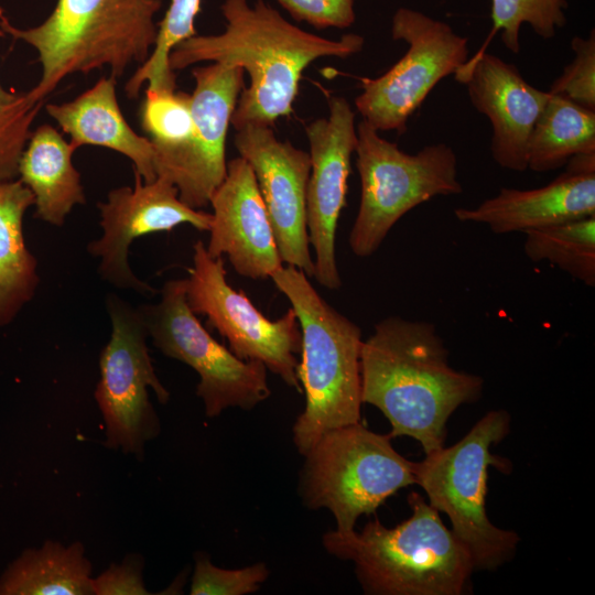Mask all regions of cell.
Here are the masks:
<instances>
[{
    "instance_id": "6da1fadb",
    "label": "cell",
    "mask_w": 595,
    "mask_h": 595,
    "mask_svg": "<svg viewBox=\"0 0 595 595\" xmlns=\"http://www.w3.org/2000/svg\"><path fill=\"white\" fill-rule=\"evenodd\" d=\"M224 32L194 35L178 43L169 55L172 71L201 62L241 67L250 77L242 88L230 123L272 127L292 111L303 71L315 60L349 57L363 50L365 40L355 33L329 40L309 33L283 18L263 0H225L220 7Z\"/></svg>"
},
{
    "instance_id": "7a4b0ae2",
    "label": "cell",
    "mask_w": 595,
    "mask_h": 595,
    "mask_svg": "<svg viewBox=\"0 0 595 595\" xmlns=\"http://www.w3.org/2000/svg\"><path fill=\"white\" fill-rule=\"evenodd\" d=\"M361 401L381 411L389 435L416 440L425 454L442 448L454 411L483 392L480 376L454 369L434 324L389 316L363 340Z\"/></svg>"
},
{
    "instance_id": "3957f363",
    "label": "cell",
    "mask_w": 595,
    "mask_h": 595,
    "mask_svg": "<svg viewBox=\"0 0 595 595\" xmlns=\"http://www.w3.org/2000/svg\"><path fill=\"white\" fill-rule=\"evenodd\" d=\"M411 516L393 528L378 519L360 532L332 530L324 549L355 564L369 595H461L475 571L469 552L418 493L408 496Z\"/></svg>"
},
{
    "instance_id": "277c9868",
    "label": "cell",
    "mask_w": 595,
    "mask_h": 595,
    "mask_svg": "<svg viewBox=\"0 0 595 595\" xmlns=\"http://www.w3.org/2000/svg\"><path fill=\"white\" fill-rule=\"evenodd\" d=\"M163 0H57L37 26L20 29L0 8V28L37 52L40 82L29 91L44 100L65 77L108 67L117 79L133 63L142 65L154 47V17Z\"/></svg>"
},
{
    "instance_id": "5b68a950",
    "label": "cell",
    "mask_w": 595,
    "mask_h": 595,
    "mask_svg": "<svg viewBox=\"0 0 595 595\" xmlns=\"http://www.w3.org/2000/svg\"><path fill=\"white\" fill-rule=\"evenodd\" d=\"M269 278L291 303L301 328L296 377L305 407L292 432L305 455L328 431L360 422L361 331L320 295L301 269L281 266Z\"/></svg>"
},
{
    "instance_id": "8992f818",
    "label": "cell",
    "mask_w": 595,
    "mask_h": 595,
    "mask_svg": "<svg viewBox=\"0 0 595 595\" xmlns=\"http://www.w3.org/2000/svg\"><path fill=\"white\" fill-rule=\"evenodd\" d=\"M510 420L505 410L489 411L458 442L413 462L415 485L422 487L433 508L448 517L451 530L469 552L475 570L504 565L520 541L516 532L493 524L486 511L489 466L511 469L507 459L490 453L509 434Z\"/></svg>"
},
{
    "instance_id": "52a82bcc",
    "label": "cell",
    "mask_w": 595,
    "mask_h": 595,
    "mask_svg": "<svg viewBox=\"0 0 595 595\" xmlns=\"http://www.w3.org/2000/svg\"><path fill=\"white\" fill-rule=\"evenodd\" d=\"M356 130L361 191L348 242L355 256L366 258L404 214L435 196L461 194L463 186L451 145L429 144L410 154L381 138L365 120Z\"/></svg>"
},
{
    "instance_id": "ba28073f",
    "label": "cell",
    "mask_w": 595,
    "mask_h": 595,
    "mask_svg": "<svg viewBox=\"0 0 595 595\" xmlns=\"http://www.w3.org/2000/svg\"><path fill=\"white\" fill-rule=\"evenodd\" d=\"M304 456L302 501L310 509L331 511L338 532L355 530L360 516L374 513L398 490L415 484L413 462L393 448L391 436L360 422L328 431Z\"/></svg>"
},
{
    "instance_id": "9c48e42d",
    "label": "cell",
    "mask_w": 595,
    "mask_h": 595,
    "mask_svg": "<svg viewBox=\"0 0 595 595\" xmlns=\"http://www.w3.org/2000/svg\"><path fill=\"white\" fill-rule=\"evenodd\" d=\"M106 307L111 332L100 351V377L95 390L106 431L104 444L142 457L145 444L161 430L149 389L161 404L169 401L170 392L152 364L139 309L113 293L107 295Z\"/></svg>"
},
{
    "instance_id": "30bf717a",
    "label": "cell",
    "mask_w": 595,
    "mask_h": 595,
    "mask_svg": "<svg viewBox=\"0 0 595 595\" xmlns=\"http://www.w3.org/2000/svg\"><path fill=\"white\" fill-rule=\"evenodd\" d=\"M138 309L152 344L197 372L196 394L208 418L229 408L253 409L270 397L267 367L238 358L213 338L187 305L184 279L165 282L156 303Z\"/></svg>"
},
{
    "instance_id": "8fae6325",
    "label": "cell",
    "mask_w": 595,
    "mask_h": 595,
    "mask_svg": "<svg viewBox=\"0 0 595 595\" xmlns=\"http://www.w3.org/2000/svg\"><path fill=\"white\" fill-rule=\"evenodd\" d=\"M391 36L408 44L405 54L381 76L361 79L355 106L377 131L403 133L435 85L468 61V39L443 21L403 7L392 17Z\"/></svg>"
},
{
    "instance_id": "7c38bea8",
    "label": "cell",
    "mask_w": 595,
    "mask_h": 595,
    "mask_svg": "<svg viewBox=\"0 0 595 595\" xmlns=\"http://www.w3.org/2000/svg\"><path fill=\"white\" fill-rule=\"evenodd\" d=\"M184 280L191 311L205 315L238 358L262 363L289 387L302 392L296 377L302 336L292 307L281 317L269 320L244 291L229 285L223 257L212 258L202 240L193 246V267Z\"/></svg>"
},
{
    "instance_id": "4fadbf2b",
    "label": "cell",
    "mask_w": 595,
    "mask_h": 595,
    "mask_svg": "<svg viewBox=\"0 0 595 595\" xmlns=\"http://www.w3.org/2000/svg\"><path fill=\"white\" fill-rule=\"evenodd\" d=\"M101 236L87 246V251L99 260L101 279L121 290L153 294L155 290L140 280L129 266V247L133 240L159 231H171L188 224L208 231L212 213L194 209L178 197L177 187L166 177L156 176L143 182L134 172V184L108 192L98 203Z\"/></svg>"
},
{
    "instance_id": "5bb4252c",
    "label": "cell",
    "mask_w": 595,
    "mask_h": 595,
    "mask_svg": "<svg viewBox=\"0 0 595 595\" xmlns=\"http://www.w3.org/2000/svg\"><path fill=\"white\" fill-rule=\"evenodd\" d=\"M192 75L194 134L186 145L156 156L154 165L156 176L170 180L184 204L202 209L227 173L226 137L244 88V69L213 63L194 67Z\"/></svg>"
},
{
    "instance_id": "9a60e30c",
    "label": "cell",
    "mask_w": 595,
    "mask_h": 595,
    "mask_svg": "<svg viewBox=\"0 0 595 595\" xmlns=\"http://www.w3.org/2000/svg\"><path fill=\"white\" fill-rule=\"evenodd\" d=\"M328 107L327 118L305 127L311 160L305 212L309 241L315 252L313 277L326 289L338 290L342 279L336 262V229L345 206L357 130L356 113L344 97H332Z\"/></svg>"
},
{
    "instance_id": "2e32d148",
    "label": "cell",
    "mask_w": 595,
    "mask_h": 595,
    "mask_svg": "<svg viewBox=\"0 0 595 595\" xmlns=\"http://www.w3.org/2000/svg\"><path fill=\"white\" fill-rule=\"evenodd\" d=\"M234 143L253 171L282 262L313 277L305 212L310 154L278 140L268 126H242Z\"/></svg>"
},
{
    "instance_id": "e0dca14e",
    "label": "cell",
    "mask_w": 595,
    "mask_h": 595,
    "mask_svg": "<svg viewBox=\"0 0 595 595\" xmlns=\"http://www.w3.org/2000/svg\"><path fill=\"white\" fill-rule=\"evenodd\" d=\"M454 75L466 87L474 108L490 121L494 161L515 172L528 170L529 138L550 93L530 85L513 64L484 50Z\"/></svg>"
},
{
    "instance_id": "ac0fdd59",
    "label": "cell",
    "mask_w": 595,
    "mask_h": 595,
    "mask_svg": "<svg viewBox=\"0 0 595 595\" xmlns=\"http://www.w3.org/2000/svg\"><path fill=\"white\" fill-rule=\"evenodd\" d=\"M209 239L212 258L227 256L235 271L252 280L267 279L282 266L264 202L249 163L238 156L213 193Z\"/></svg>"
},
{
    "instance_id": "d6986e66",
    "label": "cell",
    "mask_w": 595,
    "mask_h": 595,
    "mask_svg": "<svg viewBox=\"0 0 595 595\" xmlns=\"http://www.w3.org/2000/svg\"><path fill=\"white\" fill-rule=\"evenodd\" d=\"M463 223L485 224L495 234L526 232L595 215V171L567 167L548 185L498 194L473 208H456Z\"/></svg>"
},
{
    "instance_id": "ffe728a7",
    "label": "cell",
    "mask_w": 595,
    "mask_h": 595,
    "mask_svg": "<svg viewBox=\"0 0 595 595\" xmlns=\"http://www.w3.org/2000/svg\"><path fill=\"white\" fill-rule=\"evenodd\" d=\"M116 84L117 78L111 75L101 77L75 99L47 105L46 111L76 149L97 145L119 152L131 160L143 182H152L156 178L154 147L126 121L117 101Z\"/></svg>"
},
{
    "instance_id": "44dd1931",
    "label": "cell",
    "mask_w": 595,
    "mask_h": 595,
    "mask_svg": "<svg viewBox=\"0 0 595 595\" xmlns=\"http://www.w3.org/2000/svg\"><path fill=\"white\" fill-rule=\"evenodd\" d=\"M76 148L50 125L32 131L21 154L19 180L33 193L35 217L62 227L76 205L86 203L80 174L72 162Z\"/></svg>"
},
{
    "instance_id": "7402d4cb",
    "label": "cell",
    "mask_w": 595,
    "mask_h": 595,
    "mask_svg": "<svg viewBox=\"0 0 595 595\" xmlns=\"http://www.w3.org/2000/svg\"><path fill=\"white\" fill-rule=\"evenodd\" d=\"M33 205V193L19 178L0 181V327L15 320L40 284L37 260L23 234Z\"/></svg>"
},
{
    "instance_id": "603a6c76",
    "label": "cell",
    "mask_w": 595,
    "mask_h": 595,
    "mask_svg": "<svg viewBox=\"0 0 595 595\" xmlns=\"http://www.w3.org/2000/svg\"><path fill=\"white\" fill-rule=\"evenodd\" d=\"M0 595H95L85 547L47 540L24 550L0 576Z\"/></svg>"
},
{
    "instance_id": "cb8c5ba5",
    "label": "cell",
    "mask_w": 595,
    "mask_h": 595,
    "mask_svg": "<svg viewBox=\"0 0 595 595\" xmlns=\"http://www.w3.org/2000/svg\"><path fill=\"white\" fill-rule=\"evenodd\" d=\"M581 153H595V111L550 94L529 138L527 169L553 171Z\"/></svg>"
},
{
    "instance_id": "d4e9b609",
    "label": "cell",
    "mask_w": 595,
    "mask_h": 595,
    "mask_svg": "<svg viewBox=\"0 0 595 595\" xmlns=\"http://www.w3.org/2000/svg\"><path fill=\"white\" fill-rule=\"evenodd\" d=\"M523 234V250L530 260L549 261L585 285L595 286V215Z\"/></svg>"
},
{
    "instance_id": "484cf974",
    "label": "cell",
    "mask_w": 595,
    "mask_h": 595,
    "mask_svg": "<svg viewBox=\"0 0 595 595\" xmlns=\"http://www.w3.org/2000/svg\"><path fill=\"white\" fill-rule=\"evenodd\" d=\"M202 0H171L159 23L158 36L151 55L127 82L126 94L136 98L147 83L151 89H175L174 71L169 65L171 51L182 41L196 35L194 21Z\"/></svg>"
},
{
    "instance_id": "4316f807",
    "label": "cell",
    "mask_w": 595,
    "mask_h": 595,
    "mask_svg": "<svg viewBox=\"0 0 595 595\" xmlns=\"http://www.w3.org/2000/svg\"><path fill=\"white\" fill-rule=\"evenodd\" d=\"M140 121L154 147L155 158L186 145L195 129L191 95L147 88Z\"/></svg>"
},
{
    "instance_id": "83f0119b",
    "label": "cell",
    "mask_w": 595,
    "mask_h": 595,
    "mask_svg": "<svg viewBox=\"0 0 595 595\" xmlns=\"http://www.w3.org/2000/svg\"><path fill=\"white\" fill-rule=\"evenodd\" d=\"M566 0H491V34L500 32L506 48L518 53L522 24L550 40L566 24Z\"/></svg>"
},
{
    "instance_id": "f1b7e54d",
    "label": "cell",
    "mask_w": 595,
    "mask_h": 595,
    "mask_svg": "<svg viewBox=\"0 0 595 595\" xmlns=\"http://www.w3.org/2000/svg\"><path fill=\"white\" fill-rule=\"evenodd\" d=\"M4 34L0 28V39ZM42 105L29 91L8 90L0 83V181L18 177L19 161Z\"/></svg>"
},
{
    "instance_id": "f546056e",
    "label": "cell",
    "mask_w": 595,
    "mask_h": 595,
    "mask_svg": "<svg viewBox=\"0 0 595 595\" xmlns=\"http://www.w3.org/2000/svg\"><path fill=\"white\" fill-rule=\"evenodd\" d=\"M264 563H256L242 569L226 570L214 565L205 553L195 555L192 576V595H246L257 592L268 578Z\"/></svg>"
},
{
    "instance_id": "4dcf8cb0",
    "label": "cell",
    "mask_w": 595,
    "mask_h": 595,
    "mask_svg": "<svg viewBox=\"0 0 595 595\" xmlns=\"http://www.w3.org/2000/svg\"><path fill=\"white\" fill-rule=\"evenodd\" d=\"M571 47L574 58L553 82L549 90L595 111V32L587 37L574 36Z\"/></svg>"
},
{
    "instance_id": "1f68e13d",
    "label": "cell",
    "mask_w": 595,
    "mask_h": 595,
    "mask_svg": "<svg viewBox=\"0 0 595 595\" xmlns=\"http://www.w3.org/2000/svg\"><path fill=\"white\" fill-rule=\"evenodd\" d=\"M296 21H304L314 28L346 29L356 20V0H275Z\"/></svg>"
},
{
    "instance_id": "d6a6232c",
    "label": "cell",
    "mask_w": 595,
    "mask_h": 595,
    "mask_svg": "<svg viewBox=\"0 0 595 595\" xmlns=\"http://www.w3.org/2000/svg\"><path fill=\"white\" fill-rule=\"evenodd\" d=\"M143 559L129 554L120 563L110 564L93 577L95 595H148L142 575Z\"/></svg>"
}]
</instances>
